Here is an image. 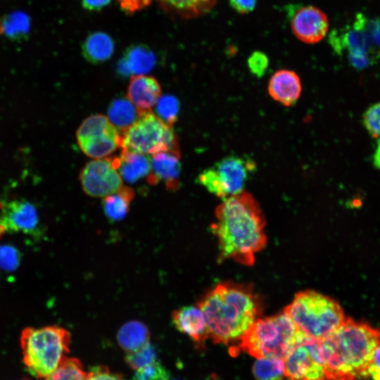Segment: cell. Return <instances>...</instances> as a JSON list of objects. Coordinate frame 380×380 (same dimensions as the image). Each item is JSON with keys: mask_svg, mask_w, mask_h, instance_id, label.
<instances>
[{"mask_svg": "<svg viewBox=\"0 0 380 380\" xmlns=\"http://www.w3.org/2000/svg\"><path fill=\"white\" fill-rule=\"evenodd\" d=\"M211 229L217 237L221 259L250 266L267 243L265 220L258 201L246 191L230 196L215 209Z\"/></svg>", "mask_w": 380, "mask_h": 380, "instance_id": "1", "label": "cell"}, {"mask_svg": "<svg viewBox=\"0 0 380 380\" xmlns=\"http://www.w3.org/2000/svg\"><path fill=\"white\" fill-rule=\"evenodd\" d=\"M197 305L215 343H239L262 312L260 300L253 287L234 282L217 284Z\"/></svg>", "mask_w": 380, "mask_h": 380, "instance_id": "2", "label": "cell"}, {"mask_svg": "<svg viewBox=\"0 0 380 380\" xmlns=\"http://www.w3.org/2000/svg\"><path fill=\"white\" fill-rule=\"evenodd\" d=\"M324 373L328 380H362L376 348L380 330L348 317L334 331L320 340Z\"/></svg>", "mask_w": 380, "mask_h": 380, "instance_id": "3", "label": "cell"}, {"mask_svg": "<svg viewBox=\"0 0 380 380\" xmlns=\"http://www.w3.org/2000/svg\"><path fill=\"white\" fill-rule=\"evenodd\" d=\"M305 336L283 311L257 319L240 339L239 348L257 359L284 360L293 346Z\"/></svg>", "mask_w": 380, "mask_h": 380, "instance_id": "4", "label": "cell"}, {"mask_svg": "<svg viewBox=\"0 0 380 380\" xmlns=\"http://www.w3.org/2000/svg\"><path fill=\"white\" fill-rule=\"evenodd\" d=\"M283 311L303 334L317 340L331 334L346 319L336 300L312 290L297 293Z\"/></svg>", "mask_w": 380, "mask_h": 380, "instance_id": "5", "label": "cell"}, {"mask_svg": "<svg viewBox=\"0 0 380 380\" xmlns=\"http://www.w3.org/2000/svg\"><path fill=\"white\" fill-rule=\"evenodd\" d=\"M70 334L58 326L27 327L20 336L23 362L29 372L44 379L67 357Z\"/></svg>", "mask_w": 380, "mask_h": 380, "instance_id": "6", "label": "cell"}, {"mask_svg": "<svg viewBox=\"0 0 380 380\" xmlns=\"http://www.w3.org/2000/svg\"><path fill=\"white\" fill-rule=\"evenodd\" d=\"M120 147L146 155L179 149L172 127L151 111L141 113L122 133Z\"/></svg>", "mask_w": 380, "mask_h": 380, "instance_id": "7", "label": "cell"}, {"mask_svg": "<svg viewBox=\"0 0 380 380\" xmlns=\"http://www.w3.org/2000/svg\"><path fill=\"white\" fill-rule=\"evenodd\" d=\"M255 170L256 165L252 159L229 156L203 170L197 180L208 191L224 199L243 191Z\"/></svg>", "mask_w": 380, "mask_h": 380, "instance_id": "8", "label": "cell"}, {"mask_svg": "<svg viewBox=\"0 0 380 380\" xmlns=\"http://www.w3.org/2000/svg\"><path fill=\"white\" fill-rule=\"evenodd\" d=\"M77 141L80 149L94 159L104 158L121 145V135L108 118L101 114L92 115L80 125Z\"/></svg>", "mask_w": 380, "mask_h": 380, "instance_id": "9", "label": "cell"}, {"mask_svg": "<svg viewBox=\"0 0 380 380\" xmlns=\"http://www.w3.org/2000/svg\"><path fill=\"white\" fill-rule=\"evenodd\" d=\"M284 376L289 380H325L320 340L305 336L284 360Z\"/></svg>", "mask_w": 380, "mask_h": 380, "instance_id": "10", "label": "cell"}, {"mask_svg": "<svg viewBox=\"0 0 380 380\" xmlns=\"http://www.w3.org/2000/svg\"><path fill=\"white\" fill-rule=\"evenodd\" d=\"M330 43L338 53L346 51L350 64L359 70L373 65L380 57V52L373 46L366 31L356 19L352 26L331 33Z\"/></svg>", "mask_w": 380, "mask_h": 380, "instance_id": "11", "label": "cell"}, {"mask_svg": "<svg viewBox=\"0 0 380 380\" xmlns=\"http://www.w3.org/2000/svg\"><path fill=\"white\" fill-rule=\"evenodd\" d=\"M80 179L83 191L91 197L104 198L123 186L113 158L88 162L80 172Z\"/></svg>", "mask_w": 380, "mask_h": 380, "instance_id": "12", "label": "cell"}, {"mask_svg": "<svg viewBox=\"0 0 380 380\" xmlns=\"http://www.w3.org/2000/svg\"><path fill=\"white\" fill-rule=\"evenodd\" d=\"M38 229V213L32 203L23 199L0 203V233L33 235Z\"/></svg>", "mask_w": 380, "mask_h": 380, "instance_id": "13", "label": "cell"}, {"mask_svg": "<svg viewBox=\"0 0 380 380\" xmlns=\"http://www.w3.org/2000/svg\"><path fill=\"white\" fill-rule=\"evenodd\" d=\"M291 27L293 34L305 44H315L322 40L329 30L326 13L319 8L308 5L293 14Z\"/></svg>", "mask_w": 380, "mask_h": 380, "instance_id": "14", "label": "cell"}, {"mask_svg": "<svg viewBox=\"0 0 380 380\" xmlns=\"http://www.w3.org/2000/svg\"><path fill=\"white\" fill-rule=\"evenodd\" d=\"M151 173L148 182L154 185L164 182L167 190L175 191L179 186V177L181 170L179 149L167 150L152 154Z\"/></svg>", "mask_w": 380, "mask_h": 380, "instance_id": "15", "label": "cell"}, {"mask_svg": "<svg viewBox=\"0 0 380 380\" xmlns=\"http://www.w3.org/2000/svg\"><path fill=\"white\" fill-rule=\"evenodd\" d=\"M172 320L178 331L187 335L198 345L209 337L205 317L198 305L184 306L174 310Z\"/></svg>", "mask_w": 380, "mask_h": 380, "instance_id": "16", "label": "cell"}, {"mask_svg": "<svg viewBox=\"0 0 380 380\" xmlns=\"http://www.w3.org/2000/svg\"><path fill=\"white\" fill-rule=\"evenodd\" d=\"M161 96V87L156 78L134 75L129 81L127 98L141 112L151 111Z\"/></svg>", "mask_w": 380, "mask_h": 380, "instance_id": "17", "label": "cell"}, {"mask_svg": "<svg viewBox=\"0 0 380 380\" xmlns=\"http://www.w3.org/2000/svg\"><path fill=\"white\" fill-rule=\"evenodd\" d=\"M267 89L274 101L285 106H291L297 102L300 96V79L294 71L281 69L270 77Z\"/></svg>", "mask_w": 380, "mask_h": 380, "instance_id": "18", "label": "cell"}, {"mask_svg": "<svg viewBox=\"0 0 380 380\" xmlns=\"http://www.w3.org/2000/svg\"><path fill=\"white\" fill-rule=\"evenodd\" d=\"M113 160L122 179L129 183L135 182L151 173V159L146 154L122 149L120 156Z\"/></svg>", "mask_w": 380, "mask_h": 380, "instance_id": "19", "label": "cell"}, {"mask_svg": "<svg viewBox=\"0 0 380 380\" xmlns=\"http://www.w3.org/2000/svg\"><path fill=\"white\" fill-rule=\"evenodd\" d=\"M150 331L141 322L132 320L125 323L118 330L117 340L127 353L134 352L149 343Z\"/></svg>", "mask_w": 380, "mask_h": 380, "instance_id": "20", "label": "cell"}, {"mask_svg": "<svg viewBox=\"0 0 380 380\" xmlns=\"http://www.w3.org/2000/svg\"><path fill=\"white\" fill-rule=\"evenodd\" d=\"M165 11L184 18H193L209 12L217 0H157Z\"/></svg>", "mask_w": 380, "mask_h": 380, "instance_id": "21", "label": "cell"}, {"mask_svg": "<svg viewBox=\"0 0 380 380\" xmlns=\"http://www.w3.org/2000/svg\"><path fill=\"white\" fill-rule=\"evenodd\" d=\"M141 113L127 98H119L110 103L107 118L118 132L122 134L135 122Z\"/></svg>", "mask_w": 380, "mask_h": 380, "instance_id": "22", "label": "cell"}, {"mask_svg": "<svg viewBox=\"0 0 380 380\" xmlns=\"http://www.w3.org/2000/svg\"><path fill=\"white\" fill-rule=\"evenodd\" d=\"M134 197V190L124 186L116 192L104 197L102 206L105 215L112 221L122 220L128 213Z\"/></svg>", "mask_w": 380, "mask_h": 380, "instance_id": "23", "label": "cell"}, {"mask_svg": "<svg viewBox=\"0 0 380 380\" xmlns=\"http://www.w3.org/2000/svg\"><path fill=\"white\" fill-rule=\"evenodd\" d=\"M114 51L112 39L103 32L89 35L83 46L84 57L90 62L98 63L108 60Z\"/></svg>", "mask_w": 380, "mask_h": 380, "instance_id": "24", "label": "cell"}, {"mask_svg": "<svg viewBox=\"0 0 380 380\" xmlns=\"http://www.w3.org/2000/svg\"><path fill=\"white\" fill-rule=\"evenodd\" d=\"M31 20L27 13L14 11L0 18V34L12 40H23L30 31Z\"/></svg>", "mask_w": 380, "mask_h": 380, "instance_id": "25", "label": "cell"}, {"mask_svg": "<svg viewBox=\"0 0 380 380\" xmlns=\"http://www.w3.org/2000/svg\"><path fill=\"white\" fill-rule=\"evenodd\" d=\"M155 63L153 53L142 46H136L130 49L124 63L125 73L129 72L134 75H144L149 72Z\"/></svg>", "mask_w": 380, "mask_h": 380, "instance_id": "26", "label": "cell"}, {"mask_svg": "<svg viewBox=\"0 0 380 380\" xmlns=\"http://www.w3.org/2000/svg\"><path fill=\"white\" fill-rule=\"evenodd\" d=\"M253 372L257 380H283L285 376L284 360L257 359L253 364Z\"/></svg>", "mask_w": 380, "mask_h": 380, "instance_id": "27", "label": "cell"}, {"mask_svg": "<svg viewBox=\"0 0 380 380\" xmlns=\"http://www.w3.org/2000/svg\"><path fill=\"white\" fill-rule=\"evenodd\" d=\"M87 375L80 360L66 357L44 380H85Z\"/></svg>", "mask_w": 380, "mask_h": 380, "instance_id": "28", "label": "cell"}, {"mask_svg": "<svg viewBox=\"0 0 380 380\" xmlns=\"http://www.w3.org/2000/svg\"><path fill=\"white\" fill-rule=\"evenodd\" d=\"M155 106L156 115L166 125L172 127L178 118L180 109L178 99L172 95L161 96Z\"/></svg>", "mask_w": 380, "mask_h": 380, "instance_id": "29", "label": "cell"}, {"mask_svg": "<svg viewBox=\"0 0 380 380\" xmlns=\"http://www.w3.org/2000/svg\"><path fill=\"white\" fill-rule=\"evenodd\" d=\"M156 353L150 342L141 349L128 353L125 361L133 369L137 370L156 361Z\"/></svg>", "mask_w": 380, "mask_h": 380, "instance_id": "30", "label": "cell"}, {"mask_svg": "<svg viewBox=\"0 0 380 380\" xmlns=\"http://www.w3.org/2000/svg\"><path fill=\"white\" fill-rule=\"evenodd\" d=\"M169 379L168 371L156 360L136 370L131 380H169Z\"/></svg>", "mask_w": 380, "mask_h": 380, "instance_id": "31", "label": "cell"}, {"mask_svg": "<svg viewBox=\"0 0 380 380\" xmlns=\"http://www.w3.org/2000/svg\"><path fill=\"white\" fill-rule=\"evenodd\" d=\"M355 19L366 31L373 46L380 52V19L369 18L361 13Z\"/></svg>", "mask_w": 380, "mask_h": 380, "instance_id": "32", "label": "cell"}, {"mask_svg": "<svg viewBox=\"0 0 380 380\" xmlns=\"http://www.w3.org/2000/svg\"><path fill=\"white\" fill-rule=\"evenodd\" d=\"M20 261L18 250L11 245L0 246V268L5 271L15 270Z\"/></svg>", "mask_w": 380, "mask_h": 380, "instance_id": "33", "label": "cell"}, {"mask_svg": "<svg viewBox=\"0 0 380 380\" xmlns=\"http://www.w3.org/2000/svg\"><path fill=\"white\" fill-rule=\"evenodd\" d=\"M363 123L374 138H380V102L371 106L363 115Z\"/></svg>", "mask_w": 380, "mask_h": 380, "instance_id": "34", "label": "cell"}, {"mask_svg": "<svg viewBox=\"0 0 380 380\" xmlns=\"http://www.w3.org/2000/svg\"><path fill=\"white\" fill-rule=\"evenodd\" d=\"M269 65L267 56L261 51H254L248 59V66L251 72L255 76L262 77L266 72Z\"/></svg>", "mask_w": 380, "mask_h": 380, "instance_id": "35", "label": "cell"}, {"mask_svg": "<svg viewBox=\"0 0 380 380\" xmlns=\"http://www.w3.org/2000/svg\"><path fill=\"white\" fill-rule=\"evenodd\" d=\"M85 380H124L122 375L111 372L105 366H96L87 372Z\"/></svg>", "mask_w": 380, "mask_h": 380, "instance_id": "36", "label": "cell"}, {"mask_svg": "<svg viewBox=\"0 0 380 380\" xmlns=\"http://www.w3.org/2000/svg\"><path fill=\"white\" fill-rule=\"evenodd\" d=\"M126 12L132 13L149 6L153 0H117Z\"/></svg>", "mask_w": 380, "mask_h": 380, "instance_id": "37", "label": "cell"}, {"mask_svg": "<svg viewBox=\"0 0 380 380\" xmlns=\"http://www.w3.org/2000/svg\"><path fill=\"white\" fill-rule=\"evenodd\" d=\"M229 4L240 14L252 12L256 6L257 0H229Z\"/></svg>", "mask_w": 380, "mask_h": 380, "instance_id": "38", "label": "cell"}, {"mask_svg": "<svg viewBox=\"0 0 380 380\" xmlns=\"http://www.w3.org/2000/svg\"><path fill=\"white\" fill-rule=\"evenodd\" d=\"M368 374L369 377H372L373 380H380V346L374 351Z\"/></svg>", "mask_w": 380, "mask_h": 380, "instance_id": "39", "label": "cell"}, {"mask_svg": "<svg viewBox=\"0 0 380 380\" xmlns=\"http://www.w3.org/2000/svg\"><path fill=\"white\" fill-rule=\"evenodd\" d=\"M110 0H82V5L89 10H99L107 6Z\"/></svg>", "mask_w": 380, "mask_h": 380, "instance_id": "40", "label": "cell"}, {"mask_svg": "<svg viewBox=\"0 0 380 380\" xmlns=\"http://www.w3.org/2000/svg\"><path fill=\"white\" fill-rule=\"evenodd\" d=\"M373 163L374 166L380 170V138L377 140L376 148L374 154Z\"/></svg>", "mask_w": 380, "mask_h": 380, "instance_id": "41", "label": "cell"}]
</instances>
